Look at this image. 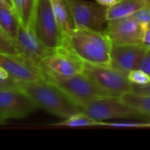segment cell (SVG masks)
I'll use <instances>...</instances> for the list:
<instances>
[{"label":"cell","instance_id":"8fae6325","mask_svg":"<svg viewBox=\"0 0 150 150\" xmlns=\"http://www.w3.org/2000/svg\"><path fill=\"white\" fill-rule=\"evenodd\" d=\"M0 67L17 82H34L43 79L37 62L21 54H11L0 52Z\"/></svg>","mask_w":150,"mask_h":150},{"label":"cell","instance_id":"d4e9b609","mask_svg":"<svg viewBox=\"0 0 150 150\" xmlns=\"http://www.w3.org/2000/svg\"><path fill=\"white\" fill-rule=\"evenodd\" d=\"M139 69L144 71L150 76V48H147L145 55L140 64Z\"/></svg>","mask_w":150,"mask_h":150},{"label":"cell","instance_id":"8992f818","mask_svg":"<svg viewBox=\"0 0 150 150\" xmlns=\"http://www.w3.org/2000/svg\"><path fill=\"white\" fill-rule=\"evenodd\" d=\"M83 72L112 97L120 98L132 91V83L129 81L127 74L110 65L102 66L85 63Z\"/></svg>","mask_w":150,"mask_h":150},{"label":"cell","instance_id":"6da1fadb","mask_svg":"<svg viewBox=\"0 0 150 150\" xmlns=\"http://www.w3.org/2000/svg\"><path fill=\"white\" fill-rule=\"evenodd\" d=\"M64 44L84 63L111 64L112 43L104 31L76 27L66 36Z\"/></svg>","mask_w":150,"mask_h":150},{"label":"cell","instance_id":"3957f363","mask_svg":"<svg viewBox=\"0 0 150 150\" xmlns=\"http://www.w3.org/2000/svg\"><path fill=\"white\" fill-rule=\"evenodd\" d=\"M37 65L39 66L42 78L61 89L77 107L80 104L91 100L114 98L101 89L83 72L70 76H63L47 69L40 62H37Z\"/></svg>","mask_w":150,"mask_h":150},{"label":"cell","instance_id":"7402d4cb","mask_svg":"<svg viewBox=\"0 0 150 150\" xmlns=\"http://www.w3.org/2000/svg\"><path fill=\"white\" fill-rule=\"evenodd\" d=\"M12 88H18L17 81L13 79L4 69L0 67V89Z\"/></svg>","mask_w":150,"mask_h":150},{"label":"cell","instance_id":"83f0119b","mask_svg":"<svg viewBox=\"0 0 150 150\" xmlns=\"http://www.w3.org/2000/svg\"><path fill=\"white\" fill-rule=\"evenodd\" d=\"M120 0H96V2L106 8L110 7V6H112L113 4H115L117 2H119Z\"/></svg>","mask_w":150,"mask_h":150},{"label":"cell","instance_id":"e0dca14e","mask_svg":"<svg viewBox=\"0 0 150 150\" xmlns=\"http://www.w3.org/2000/svg\"><path fill=\"white\" fill-rule=\"evenodd\" d=\"M119 98L124 104L141 112L145 118H150V96L129 91Z\"/></svg>","mask_w":150,"mask_h":150},{"label":"cell","instance_id":"44dd1931","mask_svg":"<svg viewBox=\"0 0 150 150\" xmlns=\"http://www.w3.org/2000/svg\"><path fill=\"white\" fill-rule=\"evenodd\" d=\"M127 77L132 84L137 85H144L150 83V76L145 73L144 71L137 69L130 71L127 74Z\"/></svg>","mask_w":150,"mask_h":150},{"label":"cell","instance_id":"5bb4252c","mask_svg":"<svg viewBox=\"0 0 150 150\" xmlns=\"http://www.w3.org/2000/svg\"><path fill=\"white\" fill-rule=\"evenodd\" d=\"M51 4L57 25L66 37L76 28L67 0H51Z\"/></svg>","mask_w":150,"mask_h":150},{"label":"cell","instance_id":"ba28073f","mask_svg":"<svg viewBox=\"0 0 150 150\" xmlns=\"http://www.w3.org/2000/svg\"><path fill=\"white\" fill-rule=\"evenodd\" d=\"M76 27L103 31L106 22V7L85 0H67Z\"/></svg>","mask_w":150,"mask_h":150},{"label":"cell","instance_id":"7c38bea8","mask_svg":"<svg viewBox=\"0 0 150 150\" xmlns=\"http://www.w3.org/2000/svg\"><path fill=\"white\" fill-rule=\"evenodd\" d=\"M15 43L18 54L25 55L34 62H39L52 49L41 42L31 24L24 25L20 23L15 37Z\"/></svg>","mask_w":150,"mask_h":150},{"label":"cell","instance_id":"603a6c76","mask_svg":"<svg viewBox=\"0 0 150 150\" xmlns=\"http://www.w3.org/2000/svg\"><path fill=\"white\" fill-rule=\"evenodd\" d=\"M130 17H132L134 19L138 20L142 24L145 25L146 26L150 25V5L148 4V5H145V6L142 7L141 9L136 11Z\"/></svg>","mask_w":150,"mask_h":150},{"label":"cell","instance_id":"484cf974","mask_svg":"<svg viewBox=\"0 0 150 150\" xmlns=\"http://www.w3.org/2000/svg\"><path fill=\"white\" fill-rule=\"evenodd\" d=\"M135 93H139L142 95H147L150 96V83L144 84V85H137V84H132V91Z\"/></svg>","mask_w":150,"mask_h":150},{"label":"cell","instance_id":"4fadbf2b","mask_svg":"<svg viewBox=\"0 0 150 150\" xmlns=\"http://www.w3.org/2000/svg\"><path fill=\"white\" fill-rule=\"evenodd\" d=\"M146 51L143 45H112L110 66L128 74L139 69Z\"/></svg>","mask_w":150,"mask_h":150},{"label":"cell","instance_id":"9c48e42d","mask_svg":"<svg viewBox=\"0 0 150 150\" xmlns=\"http://www.w3.org/2000/svg\"><path fill=\"white\" fill-rule=\"evenodd\" d=\"M37 108L33 101L19 88L0 89V124L10 119H23Z\"/></svg>","mask_w":150,"mask_h":150},{"label":"cell","instance_id":"cb8c5ba5","mask_svg":"<svg viewBox=\"0 0 150 150\" xmlns=\"http://www.w3.org/2000/svg\"><path fill=\"white\" fill-rule=\"evenodd\" d=\"M103 127H119V128H143L146 127V122H104Z\"/></svg>","mask_w":150,"mask_h":150},{"label":"cell","instance_id":"4316f807","mask_svg":"<svg viewBox=\"0 0 150 150\" xmlns=\"http://www.w3.org/2000/svg\"><path fill=\"white\" fill-rule=\"evenodd\" d=\"M143 46L147 48H150V25H148L146 27L143 37Z\"/></svg>","mask_w":150,"mask_h":150},{"label":"cell","instance_id":"f546056e","mask_svg":"<svg viewBox=\"0 0 150 150\" xmlns=\"http://www.w3.org/2000/svg\"><path fill=\"white\" fill-rule=\"evenodd\" d=\"M6 2H7V4L11 6V7H12V2H11V0H5ZM13 8V7H12Z\"/></svg>","mask_w":150,"mask_h":150},{"label":"cell","instance_id":"1f68e13d","mask_svg":"<svg viewBox=\"0 0 150 150\" xmlns=\"http://www.w3.org/2000/svg\"><path fill=\"white\" fill-rule=\"evenodd\" d=\"M146 1H147V3H148V4L150 5V0H146Z\"/></svg>","mask_w":150,"mask_h":150},{"label":"cell","instance_id":"4dcf8cb0","mask_svg":"<svg viewBox=\"0 0 150 150\" xmlns=\"http://www.w3.org/2000/svg\"><path fill=\"white\" fill-rule=\"evenodd\" d=\"M149 127H150V121L146 122V128H149Z\"/></svg>","mask_w":150,"mask_h":150},{"label":"cell","instance_id":"ffe728a7","mask_svg":"<svg viewBox=\"0 0 150 150\" xmlns=\"http://www.w3.org/2000/svg\"><path fill=\"white\" fill-rule=\"evenodd\" d=\"M0 52L11 54H18L15 40L10 37L0 26Z\"/></svg>","mask_w":150,"mask_h":150},{"label":"cell","instance_id":"5b68a950","mask_svg":"<svg viewBox=\"0 0 150 150\" xmlns=\"http://www.w3.org/2000/svg\"><path fill=\"white\" fill-rule=\"evenodd\" d=\"M80 112L94 120L103 121L112 119H144L145 117L120 100L119 98H104L91 100L78 105Z\"/></svg>","mask_w":150,"mask_h":150},{"label":"cell","instance_id":"2e32d148","mask_svg":"<svg viewBox=\"0 0 150 150\" xmlns=\"http://www.w3.org/2000/svg\"><path fill=\"white\" fill-rule=\"evenodd\" d=\"M20 23V18L12 7H0V26L14 40Z\"/></svg>","mask_w":150,"mask_h":150},{"label":"cell","instance_id":"f1b7e54d","mask_svg":"<svg viewBox=\"0 0 150 150\" xmlns=\"http://www.w3.org/2000/svg\"><path fill=\"white\" fill-rule=\"evenodd\" d=\"M3 6H10V5L7 4V2L5 0H0V7H3Z\"/></svg>","mask_w":150,"mask_h":150},{"label":"cell","instance_id":"d6986e66","mask_svg":"<svg viewBox=\"0 0 150 150\" xmlns=\"http://www.w3.org/2000/svg\"><path fill=\"white\" fill-rule=\"evenodd\" d=\"M12 7L18 13L20 21L24 25H27L31 19L35 0H11Z\"/></svg>","mask_w":150,"mask_h":150},{"label":"cell","instance_id":"52a82bcc","mask_svg":"<svg viewBox=\"0 0 150 150\" xmlns=\"http://www.w3.org/2000/svg\"><path fill=\"white\" fill-rule=\"evenodd\" d=\"M146 25L132 17L108 20L104 32L112 45H143Z\"/></svg>","mask_w":150,"mask_h":150},{"label":"cell","instance_id":"277c9868","mask_svg":"<svg viewBox=\"0 0 150 150\" xmlns=\"http://www.w3.org/2000/svg\"><path fill=\"white\" fill-rule=\"evenodd\" d=\"M28 24L46 47L55 48L64 44L66 37L57 25L51 0H35Z\"/></svg>","mask_w":150,"mask_h":150},{"label":"cell","instance_id":"30bf717a","mask_svg":"<svg viewBox=\"0 0 150 150\" xmlns=\"http://www.w3.org/2000/svg\"><path fill=\"white\" fill-rule=\"evenodd\" d=\"M39 62L47 69L63 76L82 73L85 64L65 44L52 48Z\"/></svg>","mask_w":150,"mask_h":150},{"label":"cell","instance_id":"ac0fdd59","mask_svg":"<svg viewBox=\"0 0 150 150\" xmlns=\"http://www.w3.org/2000/svg\"><path fill=\"white\" fill-rule=\"evenodd\" d=\"M57 127H102L104 122L92 119L89 115L80 112L63 120L61 123L54 124Z\"/></svg>","mask_w":150,"mask_h":150},{"label":"cell","instance_id":"9a60e30c","mask_svg":"<svg viewBox=\"0 0 150 150\" xmlns=\"http://www.w3.org/2000/svg\"><path fill=\"white\" fill-rule=\"evenodd\" d=\"M148 4L146 0H120L106 9L107 21L130 17L136 11Z\"/></svg>","mask_w":150,"mask_h":150},{"label":"cell","instance_id":"7a4b0ae2","mask_svg":"<svg viewBox=\"0 0 150 150\" xmlns=\"http://www.w3.org/2000/svg\"><path fill=\"white\" fill-rule=\"evenodd\" d=\"M22 90L37 105L48 113L67 119L80 112L77 105L57 86L41 79L34 82H17Z\"/></svg>","mask_w":150,"mask_h":150}]
</instances>
